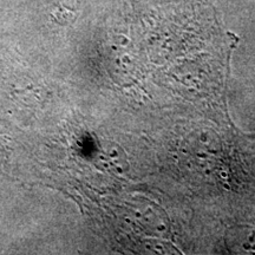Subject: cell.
Returning a JSON list of instances; mask_svg holds the SVG:
<instances>
[{"label": "cell", "mask_w": 255, "mask_h": 255, "mask_svg": "<svg viewBox=\"0 0 255 255\" xmlns=\"http://www.w3.org/2000/svg\"><path fill=\"white\" fill-rule=\"evenodd\" d=\"M229 250L239 254H255V228L237 226L227 234Z\"/></svg>", "instance_id": "obj_1"}]
</instances>
